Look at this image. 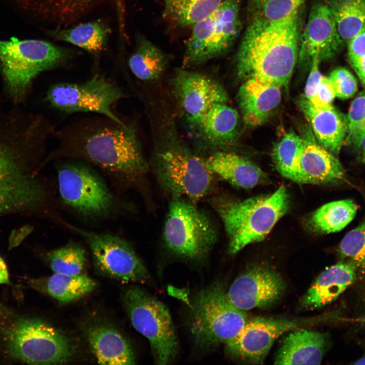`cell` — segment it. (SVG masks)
<instances>
[{
  "label": "cell",
  "mask_w": 365,
  "mask_h": 365,
  "mask_svg": "<svg viewBox=\"0 0 365 365\" xmlns=\"http://www.w3.org/2000/svg\"><path fill=\"white\" fill-rule=\"evenodd\" d=\"M54 130L43 114L7 105L0 96V217L51 213L49 192L36 172Z\"/></svg>",
  "instance_id": "cell-1"
},
{
  "label": "cell",
  "mask_w": 365,
  "mask_h": 365,
  "mask_svg": "<svg viewBox=\"0 0 365 365\" xmlns=\"http://www.w3.org/2000/svg\"><path fill=\"white\" fill-rule=\"evenodd\" d=\"M53 135L57 147L45 157L42 166L52 161L75 159L100 168L116 180L134 181L147 170L136 129L99 115L73 120Z\"/></svg>",
  "instance_id": "cell-2"
},
{
  "label": "cell",
  "mask_w": 365,
  "mask_h": 365,
  "mask_svg": "<svg viewBox=\"0 0 365 365\" xmlns=\"http://www.w3.org/2000/svg\"><path fill=\"white\" fill-rule=\"evenodd\" d=\"M301 12L274 21L251 19L236 57L240 78L288 85L299 60Z\"/></svg>",
  "instance_id": "cell-3"
},
{
  "label": "cell",
  "mask_w": 365,
  "mask_h": 365,
  "mask_svg": "<svg viewBox=\"0 0 365 365\" xmlns=\"http://www.w3.org/2000/svg\"><path fill=\"white\" fill-rule=\"evenodd\" d=\"M213 203L223 222L229 240V251L232 254L263 240L290 206L284 186L272 194L242 201L218 200Z\"/></svg>",
  "instance_id": "cell-4"
},
{
  "label": "cell",
  "mask_w": 365,
  "mask_h": 365,
  "mask_svg": "<svg viewBox=\"0 0 365 365\" xmlns=\"http://www.w3.org/2000/svg\"><path fill=\"white\" fill-rule=\"evenodd\" d=\"M72 50L40 40H0V70L11 102L19 105L41 73L65 63Z\"/></svg>",
  "instance_id": "cell-5"
},
{
  "label": "cell",
  "mask_w": 365,
  "mask_h": 365,
  "mask_svg": "<svg viewBox=\"0 0 365 365\" xmlns=\"http://www.w3.org/2000/svg\"><path fill=\"white\" fill-rule=\"evenodd\" d=\"M245 311L228 300L223 285L215 283L202 289L191 306L190 326L195 344L211 349L236 337L248 321Z\"/></svg>",
  "instance_id": "cell-6"
},
{
  "label": "cell",
  "mask_w": 365,
  "mask_h": 365,
  "mask_svg": "<svg viewBox=\"0 0 365 365\" xmlns=\"http://www.w3.org/2000/svg\"><path fill=\"white\" fill-rule=\"evenodd\" d=\"M57 165L59 195L63 203L82 216L105 217L118 209V202L90 164L69 159Z\"/></svg>",
  "instance_id": "cell-7"
},
{
  "label": "cell",
  "mask_w": 365,
  "mask_h": 365,
  "mask_svg": "<svg viewBox=\"0 0 365 365\" xmlns=\"http://www.w3.org/2000/svg\"><path fill=\"white\" fill-rule=\"evenodd\" d=\"M154 162L158 181L172 198H185L195 203L213 188L214 174L205 160L185 146L172 143L163 147Z\"/></svg>",
  "instance_id": "cell-8"
},
{
  "label": "cell",
  "mask_w": 365,
  "mask_h": 365,
  "mask_svg": "<svg viewBox=\"0 0 365 365\" xmlns=\"http://www.w3.org/2000/svg\"><path fill=\"white\" fill-rule=\"evenodd\" d=\"M167 248L188 259L205 258L217 240L214 225L206 214L185 198H172L163 229Z\"/></svg>",
  "instance_id": "cell-9"
},
{
  "label": "cell",
  "mask_w": 365,
  "mask_h": 365,
  "mask_svg": "<svg viewBox=\"0 0 365 365\" xmlns=\"http://www.w3.org/2000/svg\"><path fill=\"white\" fill-rule=\"evenodd\" d=\"M123 302L134 328L149 341L156 363L170 362L178 352V344L167 307L137 286L126 290Z\"/></svg>",
  "instance_id": "cell-10"
},
{
  "label": "cell",
  "mask_w": 365,
  "mask_h": 365,
  "mask_svg": "<svg viewBox=\"0 0 365 365\" xmlns=\"http://www.w3.org/2000/svg\"><path fill=\"white\" fill-rule=\"evenodd\" d=\"M8 352L31 364H61L71 357L73 346L59 330L41 319L21 317L7 333Z\"/></svg>",
  "instance_id": "cell-11"
},
{
  "label": "cell",
  "mask_w": 365,
  "mask_h": 365,
  "mask_svg": "<svg viewBox=\"0 0 365 365\" xmlns=\"http://www.w3.org/2000/svg\"><path fill=\"white\" fill-rule=\"evenodd\" d=\"M240 0H224L211 15L196 23L186 44L184 67L223 55L238 36L241 27Z\"/></svg>",
  "instance_id": "cell-12"
},
{
  "label": "cell",
  "mask_w": 365,
  "mask_h": 365,
  "mask_svg": "<svg viewBox=\"0 0 365 365\" xmlns=\"http://www.w3.org/2000/svg\"><path fill=\"white\" fill-rule=\"evenodd\" d=\"M64 226L85 240L95 269L105 276L124 282L144 283L150 274L131 245L120 237L81 228L65 222Z\"/></svg>",
  "instance_id": "cell-13"
},
{
  "label": "cell",
  "mask_w": 365,
  "mask_h": 365,
  "mask_svg": "<svg viewBox=\"0 0 365 365\" xmlns=\"http://www.w3.org/2000/svg\"><path fill=\"white\" fill-rule=\"evenodd\" d=\"M122 89L106 78L96 74L80 83H59L52 85L46 101L65 114L91 112L124 123L112 110L114 104L126 97Z\"/></svg>",
  "instance_id": "cell-14"
},
{
  "label": "cell",
  "mask_w": 365,
  "mask_h": 365,
  "mask_svg": "<svg viewBox=\"0 0 365 365\" xmlns=\"http://www.w3.org/2000/svg\"><path fill=\"white\" fill-rule=\"evenodd\" d=\"M317 321L316 318L288 319L258 317L248 320L241 332L226 345L227 353L238 359L259 363L275 341L286 332Z\"/></svg>",
  "instance_id": "cell-15"
},
{
  "label": "cell",
  "mask_w": 365,
  "mask_h": 365,
  "mask_svg": "<svg viewBox=\"0 0 365 365\" xmlns=\"http://www.w3.org/2000/svg\"><path fill=\"white\" fill-rule=\"evenodd\" d=\"M285 288L283 279L275 271L258 266L238 277L226 296L231 304L245 311L271 307L282 296Z\"/></svg>",
  "instance_id": "cell-16"
},
{
  "label": "cell",
  "mask_w": 365,
  "mask_h": 365,
  "mask_svg": "<svg viewBox=\"0 0 365 365\" xmlns=\"http://www.w3.org/2000/svg\"><path fill=\"white\" fill-rule=\"evenodd\" d=\"M172 85L177 100L193 123L213 105L229 100L227 91L218 82L200 72L179 69Z\"/></svg>",
  "instance_id": "cell-17"
},
{
  "label": "cell",
  "mask_w": 365,
  "mask_h": 365,
  "mask_svg": "<svg viewBox=\"0 0 365 365\" xmlns=\"http://www.w3.org/2000/svg\"><path fill=\"white\" fill-rule=\"evenodd\" d=\"M344 43L328 5L316 3L312 7L301 32L298 61L311 63L315 56L320 61L329 58L338 53Z\"/></svg>",
  "instance_id": "cell-18"
},
{
  "label": "cell",
  "mask_w": 365,
  "mask_h": 365,
  "mask_svg": "<svg viewBox=\"0 0 365 365\" xmlns=\"http://www.w3.org/2000/svg\"><path fill=\"white\" fill-rule=\"evenodd\" d=\"M300 184L328 185L346 179L345 170L335 155L322 147L310 129L303 133Z\"/></svg>",
  "instance_id": "cell-19"
},
{
  "label": "cell",
  "mask_w": 365,
  "mask_h": 365,
  "mask_svg": "<svg viewBox=\"0 0 365 365\" xmlns=\"http://www.w3.org/2000/svg\"><path fill=\"white\" fill-rule=\"evenodd\" d=\"M102 1L15 0L33 18L50 25L52 29L74 26Z\"/></svg>",
  "instance_id": "cell-20"
},
{
  "label": "cell",
  "mask_w": 365,
  "mask_h": 365,
  "mask_svg": "<svg viewBox=\"0 0 365 365\" xmlns=\"http://www.w3.org/2000/svg\"><path fill=\"white\" fill-rule=\"evenodd\" d=\"M357 277L354 266L343 261L329 267L321 272L300 302L301 308L315 310L336 300Z\"/></svg>",
  "instance_id": "cell-21"
},
{
  "label": "cell",
  "mask_w": 365,
  "mask_h": 365,
  "mask_svg": "<svg viewBox=\"0 0 365 365\" xmlns=\"http://www.w3.org/2000/svg\"><path fill=\"white\" fill-rule=\"evenodd\" d=\"M280 86L256 79H246L237 98L244 123L256 127L265 123L280 102Z\"/></svg>",
  "instance_id": "cell-22"
},
{
  "label": "cell",
  "mask_w": 365,
  "mask_h": 365,
  "mask_svg": "<svg viewBox=\"0 0 365 365\" xmlns=\"http://www.w3.org/2000/svg\"><path fill=\"white\" fill-rule=\"evenodd\" d=\"M324 333L301 328L289 333L278 350L276 364H319L327 349Z\"/></svg>",
  "instance_id": "cell-23"
},
{
  "label": "cell",
  "mask_w": 365,
  "mask_h": 365,
  "mask_svg": "<svg viewBox=\"0 0 365 365\" xmlns=\"http://www.w3.org/2000/svg\"><path fill=\"white\" fill-rule=\"evenodd\" d=\"M300 105L318 142L332 154H338L346 136V118L333 105L316 107L305 98Z\"/></svg>",
  "instance_id": "cell-24"
},
{
  "label": "cell",
  "mask_w": 365,
  "mask_h": 365,
  "mask_svg": "<svg viewBox=\"0 0 365 365\" xmlns=\"http://www.w3.org/2000/svg\"><path fill=\"white\" fill-rule=\"evenodd\" d=\"M207 168L232 185L251 189L264 182L266 174L254 163L239 154L217 151L205 160Z\"/></svg>",
  "instance_id": "cell-25"
},
{
  "label": "cell",
  "mask_w": 365,
  "mask_h": 365,
  "mask_svg": "<svg viewBox=\"0 0 365 365\" xmlns=\"http://www.w3.org/2000/svg\"><path fill=\"white\" fill-rule=\"evenodd\" d=\"M87 338L98 363H135V356L130 344L115 328L105 324H96L88 330Z\"/></svg>",
  "instance_id": "cell-26"
},
{
  "label": "cell",
  "mask_w": 365,
  "mask_h": 365,
  "mask_svg": "<svg viewBox=\"0 0 365 365\" xmlns=\"http://www.w3.org/2000/svg\"><path fill=\"white\" fill-rule=\"evenodd\" d=\"M194 124L198 126L202 135L209 144L221 147L231 143L237 137L239 117L236 110L226 103H217Z\"/></svg>",
  "instance_id": "cell-27"
},
{
  "label": "cell",
  "mask_w": 365,
  "mask_h": 365,
  "mask_svg": "<svg viewBox=\"0 0 365 365\" xmlns=\"http://www.w3.org/2000/svg\"><path fill=\"white\" fill-rule=\"evenodd\" d=\"M30 286L46 294L61 304L77 300L92 291L96 282L83 274L69 275L54 273L53 274L30 279Z\"/></svg>",
  "instance_id": "cell-28"
},
{
  "label": "cell",
  "mask_w": 365,
  "mask_h": 365,
  "mask_svg": "<svg viewBox=\"0 0 365 365\" xmlns=\"http://www.w3.org/2000/svg\"><path fill=\"white\" fill-rule=\"evenodd\" d=\"M47 32L56 40L64 41L92 53H97L105 47L110 28L101 21L81 23L59 29H49Z\"/></svg>",
  "instance_id": "cell-29"
},
{
  "label": "cell",
  "mask_w": 365,
  "mask_h": 365,
  "mask_svg": "<svg viewBox=\"0 0 365 365\" xmlns=\"http://www.w3.org/2000/svg\"><path fill=\"white\" fill-rule=\"evenodd\" d=\"M128 64L137 78L143 81H152L164 73L168 64V58L166 54L152 42L143 39L130 56Z\"/></svg>",
  "instance_id": "cell-30"
},
{
  "label": "cell",
  "mask_w": 365,
  "mask_h": 365,
  "mask_svg": "<svg viewBox=\"0 0 365 365\" xmlns=\"http://www.w3.org/2000/svg\"><path fill=\"white\" fill-rule=\"evenodd\" d=\"M358 206L350 199L326 203L315 211L309 223L319 233H332L343 229L355 217Z\"/></svg>",
  "instance_id": "cell-31"
},
{
  "label": "cell",
  "mask_w": 365,
  "mask_h": 365,
  "mask_svg": "<svg viewBox=\"0 0 365 365\" xmlns=\"http://www.w3.org/2000/svg\"><path fill=\"white\" fill-rule=\"evenodd\" d=\"M302 137L293 131L274 145L272 157L277 170L284 177L300 184V163L303 150Z\"/></svg>",
  "instance_id": "cell-32"
},
{
  "label": "cell",
  "mask_w": 365,
  "mask_h": 365,
  "mask_svg": "<svg viewBox=\"0 0 365 365\" xmlns=\"http://www.w3.org/2000/svg\"><path fill=\"white\" fill-rule=\"evenodd\" d=\"M224 0H165L164 16L181 27L193 25L213 13Z\"/></svg>",
  "instance_id": "cell-33"
},
{
  "label": "cell",
  "mask_w": 365,
  "mask_h": 365,
  "mask_svg": "<svg viewBox=\"0 0 365 365\" xmlns=\"http://www.w3.org/2000/svg\"><path fill=\"white\" fill-rule=\"evenodd\" d=\"M328 5L340 36L348 43L365 23V0H332Z\"/></svg>",
  "instance_id": "cell-34"
},
{
  "label": "cell",
  "mask_w": 365,
  "mask_h": 365,
  "mask_svg": "<svg viewBox=\"0 0 365 365\" xmlns=\"http://www.w3.org/2000/svg\"><path fill=\"white\" fill-rule=\"evenodd\" d=\"M46 260L54 273L69 275L83 274L87 261L84 248L74 242L50 251Z\"/></svg>",
  "instance_id": "cell-35"
},
{
  "label": "cell",
  "mask_w": 365,
  "mask_h": 365,
  "mask_svg": "<svg viewBox=\"0 0 365 365\" xmlns=\"http://www.w3.org/2000/svg\"><path fill=\"white\" fill-rule=\"evenodd\" d=\"M339 252L344 261L354 266L357 277L365 278V220L344 236Z\"/></svg>",
  "instance_id": "cell-36"
},
{
  "label": "cell",
  "mask_w": 365,
  "mask_h": 365,
  "mask_svg": "<svg viewBox=\"0 0 365 365\" xmlns=\"http://www.w3.org/2000/svg\"><path fill=\"white\" fill-rule=\"evenodd\" d=\"M251 19L274 21L301 9L305 0H250Z\"/></svg>",
  "instance_id": "cell-37"
},
{
  "label": "cell",
  "mask_w": 365,
  "mask_h": 365,
  "mask_svg": "<svg viewBox=\"0 0 365 365\" xmlns=\"http://www.w3.org/2000/svg\"><path fill=\"white\" fill-rule=\"evenodd\" d=\"M346 119L347 131L345 141L357 148L365 131V92L360 93L351 102Z\"/></svg>",
  "instance_id": "cell-38"
},
{
  "label": "cell",
  "mask_w": 365,
  "mask_h": 365,
  "mask_svg": "<svg viewBox=\"0 0 365 365\" xmlns=\"http://www.w3.org/2000/svg\"><path fill=\"white\" fill-rule=\"evenodd\" d=\"M336 93V96L345 99L354 96L357 90V84L354 76L344 67L333 70L329 77Z\"/></svg>",
  "instance_id": "cell-39"
},
{
  "label": "cell",
  "mask_w": 365,
  "mask_h": 365,
  "mask_svg": "<svg viewBox=\"0 0 365 365\" xmlns=\"http://www.w3.org/2000/svg\"><path fill=\"white\" fill-rule=\"evenodd\" d=\"M336 97L335 89L329 78L322 76L315 94L308 101L314 107H324L332 105Z\"/></svg>",
  "instance_id": "cell-40"
},
{
  "label": "cell",
  "mask_w": 365,
  "mask_h": 365,
  "mask_svg": "<svg viewBox=\"0 0 365 365\" xmlns=\"http://www.w3.org/2000/svg\"><path fill=\"white\" fill-rule=\"evenodd\" d=\"M347 44L348 57L351 64L365 56V23Z\"/></svg>",
  "instance_id": "cell-41"
},
{
  "label": "cell",
  "mask_w": 365,
  "mask_h": 365,
  "mask_svg": "<svg viewBox=\"0 0 365 365\" xmlns=\"http://www.w3.org/2000/svg\"><path fill=\"white\" fill-rule=\"evenodd\" d=\"M320 60L317 56H314L311 61V67L305 88L304 97L309 100L315 94L322 75L319 69Z\"/></svg>",
  "instance_id": "cell-42"
},
{
  "label": "cell",
  "mask_w": 365,
  "mask_h": 365,
  "mask_svg": "<svg viewBox=\"0 0 365 365\" xmlns=\"http://www.w3.org/2000/svg\"><path fill=\"white\" fill-rule=\"evenodd\" d=\"M32 228L27 226L21 228L17 231H14L12 239L9 240V249L17 246L32 231Z\"/></svg>",
  "instance_id": "cell-43"
},
{
  "label": "cell",
  "mask_w": 365,
  "mask_h": 365,
  "mask_svg": "<svg viewBox=\"0 0 365 365\" xmlns=\"http://www.w3.org/2000/svg\"><path fill=\"white\" fill-rule=\"evenodd\" d=\"M351 65L365 88V56Z\"/></svg>",
  "instance_id": "cell-44"
},
{
  "label": "cell",
  "mask_w": 365,
  "mask_h": 365,
  "mask_svg": "<svg viewBox=\"0 0 365 365\" xmlns=\"http://www.w3.org/2000/svg\"><path fill=\"white\" fill-rule=\"evenodd\" d=\"M9 273L6 264L0 256V284H9Z\"/></svg>",
  "instance_id": "cell-45"
},
{
  "label": "cell",
  "mask_w": 365,
  "mask_h": 365,
  "mask_svg": "<svg viewBox=\"0 0 365 365\" xmlns=\"http://www.w3.org/2000/svg\"><path fill=\"white\" fill-rule=\"evenodd\" d=\"M357 149L359 150L361 161L365 163V131L359 140Z\"/></svg>",
  "instance_id": "cell-46"
},
{
  "label": "cell",
  "mask_w": 365,
  "mask_h": 365,
  "mask_svg": "<svg viewBox=\"0 0 365 365\" xmlns=\"http://www.w3.org/2000/svg\"><path fill=\"white\" fill-rule=\"evenodd\" d=\"M10 314L9 311L0 303V319L9 318Z\"/></svg>",
  "instance_id": "cell-47"
},
{
  "label": "cell",
  "mask_w": 365,
  "mask_h": 365,
  "mask_svg": "<svg viewBox=\"0 0 365 365\" xmlns=\"http://www.w3.org/2000/svg\"><path fill=\"white\" fill-rule=\"evenodd\" d=\"M352 363L354 364H365V356L357 359Z\"/></svg>",
  "instance_id": "cell-48"
},
{
  "label": "cell",
  "mask_w": 365,
  "mask_h": 365,
  "mask_svg": "<svg viewBox=\"0 0 365 365\" xmlns=\"http://www.w3.org/2000/svg\"><path fill=\"white\" fill-rule=\"evenodd\" d=\"M164 1H165V0H164Z\"/></svg>",
  "instance_id": "cell-49"
}]
</instances>
